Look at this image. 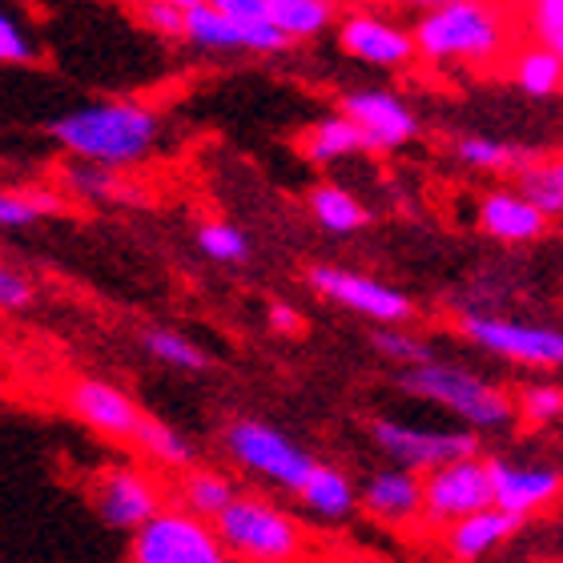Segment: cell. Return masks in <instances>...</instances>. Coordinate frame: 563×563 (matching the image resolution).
<instances>
[{
  "label": "cell",
  "instance_id": "43",
  "mask_svg": "<svg viewBox=\"0 0 563 563\" xmlns=\"http://www.w3.org/2000/svg\"><path fill=\"white\" fill-rule=\"evenodd\" d=\"M507 4H528V0H507Z\"/></svg>",
  "mask_w": 563,
  "mask_h": 563
},
{
  "label": "cell",
  "instance_id": "22",
  "mask_svg": "<svg viewBox=\"0 0 563 563\" xmlns=\"http://www.w3.org/2000/svg\"><path fill=\"white\" fill-rule=\"evenodd\" d=\"M298 504L318 519H346L358 507V492L346 471L330 467V463H314L310 479L298 492Z\"/></svg>",
  "mask_w": 563,
  "mask_h": 563
},
{
  "label": "cell",
  "instance_id": "19",
  "mask_svg": "<svg viewBox=\"0 0 563 563\" xmlns=\"http://www.w3.org/2000/svg\"><path fill=\"white\" fill-rule=\"evenodd\" d=\"M298 150H302L306 162L314 165H334V162H346L354 153L366 150V137L363 130L354 125L346 113H330V118H318L314 125H306L302 137H298Z\"/></svg>",
  "mask_w": 563,
  "mask_h": 563
},
{
  "label": "cell",
  "instance_id": "35",
  "mask_svg": "<svg viewBox=\"0 0 563 563\" xmlns=\"http://www.w3.org/2000/svg\"><path fill=\"white\" fill-rule=\"evenodd\" d=\"M519 415H523L531 427L560 422L563 419V387H555V383H531V387L519 395Z\"/></svg>",
  "mask_w": 563,
  "mask_h": 563
},
{
  "label": "cell",
  "instance_id": "40",
  "mask_svg": "<svg viewBox=\"0 0 563 563\" xmlns=\"http://www.w3.org/2000/svg\"><path fill=\"white\" fill-rule=\"evenodd\" d=\"M271 330L286 334V339H298L302 334V314L290 302H271Z\"/></svg>",
  "mask_w": 563,
  "mask_h": 563
},
{
  "label": "cell",
  "instance_id": "36",
  "mask_svg": "<svg viewBox=\"0 0 563 563\" xmlns=\"http://www.w3.org/2000/svg\"><path fill=\"white\" fill-rule=\"evenodd\" d=\"M0 60L4 65H33L36 60L33 36L24 33V24L12 12H0Z\"/></svg>",
  "mask_w": 563,
  "mask_h": 563
},
{
  "label": "cell",
  "instance_id": "10",
  "mask_svg": "<svg viewBox=\"0 0 563 563\" xmlns=\"http://www.w3.org/2000/svg\"><path fill=\"white\" fill-rule=\"evenodd\" d=\"M306 282L318 298L327 302L346 306L351 314H363L378 327H407L415 318V302L402 290L387 286V282L371 278L363 271H351V266H330V262H318L306 271Z\"/></svg>",
  "mask_w": 563,
  "mask_h": 563
},
{
  "label": "cell",
  "instance_id": "18",
  "mask_svg": "<svg viewBox=\"0 0 563 563\" xmlns=\"http://www.w3.org/2000/svg\"><path fill=\"white\" fill-rule=\"evenodd\" d=\"M548 222L552 218L536 201L523 198L519 189H492L479 201V230L504 246H528V242L543 238Z\"/></svg>",
  "mask_w": 563,
  "mask_h": 563
},
{
  "label": "cell",
  "instance_id": "8",
  "mask_svg": "<svg viewBox=\"0 0 563 563\" xmlns=\"http://www.w3.org/2000/svg\"><path fill=\"white\" fill-rule=\"evenodd\" d=\"M459 330L471 346L504 358V363L531 366V371H563V330L540 327V322H519V318L467 310L459 318Z\"/></svg>",
  "mask_w": 563,
  "mask_h": 563
},
{
  "label": "cell",
  "instance_id": "3",
  "mask_svg": "<svg viewBox=\"0 0 563 563\" xmlns=\"http://www.w3.org/2000/svg\"><path fill=\"white\" fill-rule=\"evenodd\" d=\"M399 390H407L419 402L443 407L446 415H455L463 427H475V431H504L519 415V402H511L504 387H495L492 378H483L471 366L443 363V358L402 366Z\"/></svg>",
  "mask_w": 563,
  "mask_h": 563
},
{
  "label": "cell",
  "instance_id": "16",
  "mask_svg": "<svg viewBox=\"0 0 563 563\" xmlns=\"http://www.w3.org/2000/svg\"><path fill=\"white\" fill-rule=\"evenodd\" d=\"M363 507L366 516H375L387 528H407L422 519V475L399 463L378 467L363 487Z\"/></svg>",
  "mask_w": 563,
  "mask_h": 563
},
{
  "label": "cell",
  "instance_id": "17",
  "mask_svg": "<svg viewBox=\"0 0 563 563\" xmlns=\"http://www.w3.org/2000/svg\"><path fill=\"white\" fill-rule=\"evenodd\" d=\"M519 528H523L519 516L504 507H483V511H471V516L455 519L451 528H443V552L455 563H479L499 552Z\"/></svg>",
  "mask_w": 563,
  "mask_h": 563
},
{
  "label": "cell",
  "instance_id": "12",
  "mask_svg": "<svg viewBox=\"0 0 563 563\" xmlns=\"http://www.w3.org/2000/svg\"><path fill=\"white\" fill-rule=\"evenodd\" d=\"M162 507H165L162 483L153 479L150 471L118 463V467H106L93 479V511L109 528L137 531V528H145Z\"/></svg>",
  "mask_w": 563,
  "mask_h": 563
},
{
  "label": "cell",
  "instance_id": "38",
  "mask_svg": "<svg viewBox=\"0 0 563 563\" xmlns=\"http://www.w3.org/2000/svg\"><path fill=\"white\" fill-rule=\"evenodd\" d=\"M36 298L33 282H29V274L12 271V266H4L0 271V306L9 310V314H21V310H29Z\"/></svg>",
  "mask_w": 563,
  "mask_h": 563
},
{
  "label": "cell",
  "instance_id": "42",
  "mask_svg": "<svg viewBox=\"0 0 563 563\" xmlns=\"http://www.w3.org/2000/svg\"><path fill=\"white\" fill-rule=\"evenodd\" d=\"M174 4H186V9H189V4H194V0H174Z\"/></svg>",
  "mask_w": 563,
  "mask_h": 563
},
{
  "label": "cell",
  "instance_id": "2",
  "mask_svg": "<svg viewBox=\"0 0 563 563\" xmlns=\"http://www.w3.org/2000/svg\"><path fill=\"white\" fill-rule=\"evenodd\" d=\"M162 137V118L145 101L109 97V101H85L65 109L48 121V141L73 162H93L109 169H130L153 153Z\"/></svg>",
  "mask_w": 563,
  "mask_h": 563
},
{
  "label": "cell",
  "instance_id": "23",
  "mask_svg": "<svg viewBox=\"0 0 563 563\" xmlns=\"http://www.w3.org/2000/svg\"><path fill=\"white\" fill-rule=\"evenodd\" d=\"M306 210L314 218L327 234L334 238H346V234H358L371 218H366V206L354 198L351 189L334 186V181H322V186L310 189V198H306Z\"/></svg>",
  "mask_w": 563,
  "mask_h": 563
},
{
  "label": "cell",
  "instance_id": "9",
  "mask_svg": "<svg viewBox=\"0 0 563 563\" xmlns=\"http://www.w3.org/2000/svg\"><path fill=\"white\" fill-rule=\"evenodd\" d=\"M483 507H495L492 459H451L422 475V523L451 528L455 519L483 511Z\"/></svg>",
  "mask_w": 563,
  "mask_h": 563
},
{
  "label": "cell",
  "instance_id": "31",
  "mask_svg": "<svg viewBox=\"0 0 563 563\" xmlns=\"http://www.w3.org/2000/svg\"><path fill=\"white\" fill-rule=\"evenodd\" d=\"M65 189L73 198L85 201H113L125 194V181H121V169H109V165H93V162H73L65 174H60Z\"/></svg>",
  "mask_w": 563,
  "mask_h": 563
},
{
  "label": "cell",
  "instance_id": "39",
  "mask_svg": "<svg viewBox=\"0 0 563 563\" xmlns=\"http://www.w3.org/2000/svg\"><path fill=\"white\" fill-rule=\"evenodd\" d=\"M222 12H230L234 21H271V0H213Z\"/></svg>",
  "mask_w": 563,
  "mask_h": 563
},
{
  "label": "cell",
  "instance_id": "5",
  "mask_svg": "<svg viewBox=\"0 0 563 563\" xmlns=\"http://www.w3.org/2000/svg\"><path fill=\"white\" fill-rule=\"evenodd\" d=\"M130 563H234L210 519L186 507H162L145 528L133 531Z\"/></svg>",
  "mask_w": 563,
  "mask_h": 563
},
{
  "label": "cell",
  "instance_id": "41",
  "mask_svg": "<svg viewBox=\"0 0 563 563\" xmlns=\"http://www.w3.org/2000/svg\"><path fill=\"white\" fill-rule=\"evenodd\" d=\"M390 4H395V9H402V12H415V16H422V12L451 4V0H390Z\"/></svg>",
  "mask_w": 563,
  "mask_h": 563
},
{
  "label": "cell",
  "instance_id": "14",
  "mask_svg": "<svg viewBox=\"0 0 563 563\" xmlns=\"http://www.w3.org/2000/svg\"><path fill=\"white\" fill-rule=\"evenodd\" d=\"M339 109L363 130L366 150L375 153H395L419 137L415 109L390 89H351L339 97Z\"/></svg>",
  "mask_w": 563,
  "mask_h": 563
},
{
  "label": "cell",
  "instance_id": "11",
  "mask_svg": "<svg viewBox=\"0 0 563 563\" xmlns=\"http://www.w3.org/2000/svg\"><path fill=\"white\" fill-rule=\"evenodd\" d=\"M339 48L358 65H371V69H407L411 60H419L415 29L371 9H354L342 16Z\"/></svg>",
  "mask_w": 563,
  "mask_h": 563
},
{
  "label": "cell",
  "instance_id": "37",
  "mask_svg": "<svg viewBox=\"0 0 563 563\" xmlns=\"http://www.w3.org/2000/svg\"><path fill=\"white\" fill-rule=\"evenodd\" d=\"M528 29L536 41L552 45L563 33V0H528Z\"/></svg>",
  "mask_w": 563,
  "mask_h": 563
},
{
  "label": "cell",
  "instance_id": "4",
  "mask_svg": "<svg viewBox=\"0 0 563 563\" xmlns=\"http://www.w3.org/2000/svg\"><path fill=\"white\" fill-rule=\"evenodd\" d=\"M213 528L242 563H294L302 552L298 523L262 495H238Z\"/></svg>",
  "mask_w": 563,
  "mask_h": 563
},
{
  "label": "cell",
  "instance_id": "28",
  "mask_svg": "<svg viewBox=\"0 0 563 563\" xmlns=\"http://www.w3.org/2000/svg\"><path fill=\"white\" fill-rule=\"evenodd\" d=\"M141 346H145V354H150V358H157V363L169 366V371L201 375V371L210 366V354H206V346H198V342L189 339V334H181V330L153 327V330H145V334H141Z\"/></svg>",
  "mask_w": 563,
  "mask_h": 563
},
{
  "label": "cell",
  "instance_id": "20",
  "mask_svg": "<svg viewBox=\"0 0 563 563\" xmlns=\"http://www.w3.org/2000/svg\"><path fill=\"white\" fill-rule=\"evenodd\" d=\"M186 45L201 53H246V29L213 0H194L186 9Z\"/></svg>",
  "mask_w": 563,
  "mask_h": 563
},
{
  "label": "cell",
  "instance_id": "1",
  "mask_svg": "<svg viewBox=\"0 0 563 563\" xmlns=\"http://www.w3.org/2000/svg\"><path fill=\"white\" fill-rule=\"evenodd\" d=\"M419 60L431 69H495L516 53V24L507 0H451L415 16Z\"/></svg>",
  "mask_w": 563,
  "mask_h": 563
},
{
  "label": "cell",
  "instance_id": "24",
  "mask_svg": "<svg viewBox=\"0 0 563 563\" xmlns=\"http://www.w3.org/2000/svg\"><path fill=\"white\" fill-rule=\"evenodd\" d=\"M536 153H528L523 145L499 137H483V133H467L455 141V162L475 169V174H519Z\"/></svg>",
  "mask_w": 563,
  "mask_h": 563
},
{
  "label": "cell",
  "instance_id": "26",
  "mask_svg": "<svg viewBox=\"0 0 563 563\" xmlns=\"http://www.w3.org/2000/svg\"><path fill=\"white\" fill-rule=\"evenodd\" d=\"M234 499H238V487L230 475H222V471L189 467L186 479H181V507L201 519H210V523L222 516Z\"/></svg>",
  "mask_w": 563,
  "mask_h": 563
},
{
  "label": "cell",
  "instance_id": "13",
  "mask_svg": "<svg viewBox=\"0 0 563 563\" xmlns=\"http://www.w3.org/2000/svg\"><path fill=\"white\" fill-rule=\"evenodd\" d=\"M69 402V415L81 419L89 431H97L101 439H118V443H141V431L150 415L141 411L137 399L125 395L121 387L106 383V378H77L65 395Z\"/></svg>",
  "mask_w": 563,
  "mask_h": 563
},
{
  "label": "cell",
  "instance_id": "33",
  "mask_svg": "<svg viewBox=\"0 0 563 563\" xmlns=\"http://www.w3.org/2000/svg\"><path fill=\"white\" fill-rule=\"evenodd\" d=\"M371 342H375V351L383 354V358H390V363L402 366H419L427 363V358H434L431 346L422 339H415V334H407L402 327H378L375 334H371Z\"/></svg>",
  "mask_w": 563,
  "mask_h": 563
},
{
  "label": "cell",
  "instance_id": "6",
  "mask_svg": "<svg viewBox=\"0 0 563 563\" xmlns=\"http://www.w3.org/2000/svg\"><path fill=\"white\" fill-rule=\"evenodd\" d=\"M371 443L399 467H411L419 475L443 467L451 459L479 455V431L475 427H422V422L390 419V415H375L366 422Z\"/></svg>",
  "mask_w": 563,
  "mask_h": 563
},
{
  "label": "cell",
  "instance_id": "34",
  "mask_svg": "<svg viewBox=\"0 0 563 563\" xmlns=\"http://www.w3.org/2000/svg\"><path fill=\"white\" fill-rule=\"evenodd\" d=\"M137 16L153 36L186 41V4H174V0H137Z\"/></svg>",
  "mask_w": 563,
  "mask_h": 563
},
{
  "label": "cell",
  "instance_id": "30",
  "mask_svg": "<svg viewBox=\"0 0 563 563\" xmlns=\"http://www.w3.org/2000/svg\"><path fill=\"white\" fill-rule=\"evenodd\" d=\"M137 446L165 471H189L194 467V443H189L177 427H169V422H157V419L145 422Z\"/></svg>",
  "mask_w": 563,
  "mask_h": 563
},
{
  "label": "cell",
  "instance_id": "25",
  "mask_svg": "<svg viewBox=\"0 0 563 563\" xmlns=\"http://www.w3.org/2000/svg\"><path fill=\"white\" fill-rule=\"evenodd\" d=\"M334 12H339V0H271V21L294 45L327 33L334 24Z\"/></svg>",
  "mask_w": 563,
  "mask_h": 563
},
{
  "label": "cell",
  "instance_id": "21",
  "mask_svg": "<svg viewBox=\"0 0 563 563\" xmlns=\"http://www.w3.org/2000/svg\"><path fill=\"white\" fill-rule=\"evenodd\" d=\"M511 85H516L519 93L528 97H555L563 93V57L555 53L552 45H543V41H531V45H519L511 53Z\"/></svg>",
  "mask_w": 563,
  "mask_h": 563
},
{
  "label": "cell",
  "instance_id": "29",
  "mask_svg": "<svg viewBox=\"0 0 563 563\" xmlns=\"http://www.w3.org/2000/svg\"><path fill=\"white\" fill-rule=\"evenodd\" d=\"M60 210V194L41 186H9L0 194V225L4 230H29Z\"/></svg>",
  "mask_w": 563,
  "mask_h": 563
},
{
  "label": "cell",
  "instance_id": "32",
  "mask_svg": "<svg viewBox=\"0 0 563 563\" xmlns=\"http://www.w3.org/2000/svg\"><path fill=\"white\" fill-rule=\"evenodd\" d=\"M198 250L218 266H238L250 258V238L230 222H201L198 225Z\"/></svg>",
  "mask_w": 563,
  "mask_h": 563
},
{
  "label": "cell",
  "instance_id": "27",
  "mask_svg": "<svg viewBox=\"0 0 563 563\" xmlns=\"http://www.w3.org/2000/svg\"><path fill=\"white\" fill-rule=\"evenodd\" d=\"M516 189L528 201H536L548 218H563V153L531 157L516 174Z\"/></svg>",
  "mask_w": 563,
  "mask_h": 563
},
{
  "label": "cell",
  "instance_id": "7",
  "mask_svg": "<svg viewBox=\"0 0 563 563\" xmlns=\"http://www.w3.org/2000/svg\"><path fill=\"white\" fill-rule=\"evenodd\" d=\"M225 451L238 467H246L250 475H262L266 483L282 487V492L298 495L302 483L310 479L318 459H310L302 446L294 443L290 434L271 427L262 419H234L225 427Z\"/></svg>",
  "mask_w": 563,
  "mask_h": 563
},
{
  "label": "cell",
  "instance_id": "15",
  "mask_svg": "<svg viewBox=\"0 0 563 563\" xmlns=\"http://www.w3.org/2000/svg\"><path fill=\"white\" fill-rule=\"evenodd\" d=\"M492 483H495V507H504L511 516L528 519L555 504L563 495V471L548 463H511V459H492Z\"/></svg>",
  "mask_w": 563,
  "mask_h": 563
}]
</instances>
